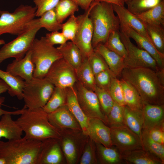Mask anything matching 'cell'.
<instances>
[{
	"mask_svg": "<svg viewBox=\"0 0 164 164\" xmlns=\"http://www.w3.org/2000/svg\"><path fill=\"white\" fill-rule=\"evenodd\" d=\"M42 142L28 138L0 141V156L6 164H37Z\"/></svg>",
	"mask_w": 164,
	"mask_h": 164,
	"instance_id": "obj_4",
	"label": "cell"
},
{
	"mask_svg": "<svg viewBox=\"0 0 164 164\" xmlns=\"http://www.w3.org/2000/svg\"><path fill=\"white\" fill-rule=\"evenodd\" d=\"M76 73L77 80L86 88L94 91L96 86L95 75L90 66L88 58L83 59Z\"/></svg>",
	"mask_w": 164,
	"mask_h": 164,
	"instance_id": "obj_29",
	"label": "cell"
},
{
	"mask_svg": "<svg viewBox=\"0 0 164 164\" xmlns=\"http://www.w3.org/2000/svg\"><path fill=\"white\" fill-rule=\"evenodd\" d=\"M48 117L50 123L57 129L64 127L77 129L78 127L76 119L66 104L48 113Z\"/></svg>",
	"mask_w": 164,
	"mask_h": 164,
	"instance_id": "obj_22",
	"label": "cell"
},
{
	"mask_svg": "<svg viewBox=\"0 0 164 164\" xmlns=\"http://www.w3.org/2000/svg\"><path fill=\"white\" fill-rule=\"evenodd\" d=\"M112 5L114 11L117 14L120 22L128 25L152 42L144 24L135 15L131 13L124 6L114 4Z\"/></svg>",
	"mask_w": 164,
	"mask_h": 164,
	"instance_id": "obj_21",
	"label": "cell"
},
{
	"mask_svg": "<svg viewBox=\"0 0 164 164\" xmlns=\"http://www.w3.org/2000/svg\"><path fill=\"white\" fill-rule=\"evenodd\" d=\"M0 78L9 86V89L8 91L11 96L16 97L20 100L22 99V91L25 83L24 80L0 69Z\"/></svg>",
	"mask_w": 164,
	"mask_h": 164,
	"instance_id": "obj_30",
	"label": "cell"
},
{
	"mask_svg": "<svg viewBox=\"0 0 164 164\" xmlns=\"http://www.w3.org/2000/svg\"><path fill=\"white\" fill-rule=\"evenodd\" d=\"M5 101V97H0V118L4 114H10L12 115H18L21 114L26 108L25 107L21 109L13 111H8L3 110L2 108V106Z\"/></svg>",
	"mask_w": 164,
	"mask_h": 164,
	"instance_id": "obj_50",
	"label": "cell"
},
{
	"mask_svg": "<svg viewBox=\"0 0 164 164\" xmlns=\"http://www.w3.org/2000/svg\"><path fill=\"white\" fill-rule=\"evenodd\" d=\"M109 92L114 101L119 105L125 106L123 90L120 79L112 77Z\"/></svg>",
	"mask_w": 164,
	"mask_h": 164,
	"instance_id": "obj_41",
	"label": "cell"
},
{
	"mask_svg": "<svg viewBox=\"0 0 164 164\" xmlns=\"http://www.w3.org/2000/svg\"><path fill=\"white\" fill-rule=\"evenodd\" d=\"M0 164H6L5 159L3 158L0 156Z\"/></svg>",
	"mask_w": 164,
	"mask_h": 164,
	"instance_id": "obj_54",
	"label": "cell"
},
{
	"mask_svg": "<svg viewBox=\"0 0 164 164\" xmlns=\"http://www.w3.org/2000/svg\"><path fill=\"white\" fill-rule=\"evenodd\" d=\"M120 29L130 38L133 39L139 48L149 53L155 60L160 69H164V54L159 52L151 41L121 22Z\"/></svg>",
	"mask_w": 164,
	"mask_h": 164,
	"instance_id": "obj_14",
	"label": "cell"
},
{
	"mask_svg": "<svg viewBox=\"0 0 164 164\" xmlns=\"http://www.w3.org/2000/svg\"><path fill=\"white\" fill-rule=\"evenodd\" d=\"M95 2H104L111 4L124 6L125 2L124 0H94Z\"/></svg>",
	"mask_w": 164,
	"mask_h": 164,
	"instance_id": "obj_52",
	"label": "cell"
},
{
	"mask_svg": "<svg viewBox=\"0 0 164 164\" xmlns=\"http://www.w3.org/2000/svg\"><path fill=\"white\" fill-rule=\"evenodd\" d=\"M77 26V17L74 14L71 15L65 23L62 24V32L67 41L70 40L72 42L73 41Z\"/></svg>",
	"mask_w": 164,
	"mask_h": 164,
	"instance_id": "obj_42",
	"label": "cell"
},
{
	"mask_svg": "<svg viewBox=\"0 0 164 164\" xmlns=\"http://www.w3.org/2000/svg\"><path fill=\"white\" fill-rule=\"evenodd\" d=\"M125 106L119 105L114 102V104L106 117L107 123L110 127L125 125L124 122Z\"/></svg>",
	"mask_w": 164,
	"mask_h": 164,
	"instance_id": "obj_38",
	"label": "cell"
},
{
	"mask_svg": "<svg viewBox=\"0 0 164 164\" xmlns=\"http://www.w3.org/2000/svg\"><path fill=\"white\" fill-rule=\"evenodd\" d=\"M98 149L100 156L104 162L108 164L119 163L121 160V155L116 149L108 147L98 144Z\"/></svg>",
	"mask_w": 164,
	"mask_h": 164,
	"instance_id": "obj_39",
	"label": "cell"
},
{
	"mask_svg": "<svg viewBox=\"0 0 164 164\" xmlns=\"http://www.w3.org/2000/svg\"><path fill=\"white\" fill-rule=\"evenodd\" d=\"M37 19L41 28H43L50 32L58 31L62 29V23L58 21L55 8L43 14Z\"/></svg>",
	"mask_w": 164,
	"mask_h": 164,
	"instance_id": "obj_35",
	"label": "cell"
},
{
	"mask_svg": "<svg viewBox=\"0 0 164 164\" xmlns=\"http://www.w3.org/2000/svg\"><path fill=\"white\" fill-rule=\"evenodd\" d=\"M45 37L51 45H61L66 43L67 41L63 33L58 31L52 32L46 34Z\"/></svg>",
	"mask_w": 164,
	"mask_h": 164,
	"instance_id": "obj_47",
	"label": "cell"
},
{
	"mask_svg": "<svg viewBox=\"0 0 164 164\" xmlns=\"http://www.w3.org/2000/svg\"><path fill=\"white\" fill-rule=\"evenodd\" d=\"M135 15L143 23L164 26V0L149 10Z\"/></svg>",
	"mask_w": 164,
	"mask_h": 164,
	"instance_id": "obj_27",
	"label": "cell"
},
{
	"mask_svg": "<svg viewBox=\"0 0 164 164\" xmlns=\"http://www.w3.org/2000/svg\"><path fill=\"white\" fill-rule=\"evenodd\" d=\"M75 87L78 102L85 114L89 118H98L107 123L106 117L95 92L86 88L77 80Z\"/></svg>",
	"mask_w": 164,
	"mask_h": 164,
	"instance_id": "obj_12",
	"label": "cell"
},
{
	"mask_svg": "<svg viewBox=\"0 0 164 164\" xmlns=\"http://www.w3.org/2000/svg\"><path fill=\"white\" fill-rule=\"evenodd\" d=\"M36 9V6L21 5L12 12L0 10V36L7 33L18 36L25 32L32 26Z\"/></svg>",
	"mask_w": 164,
	"mask_h": 164,
	"instance_id": "obj_5",
	"label": "cell"
},
{
	"mask_svg": "<svg viewBox=\"0 0 164 164\" xmlns=\"http://www.w3.org/2000/svg\"><path fill=\"white\" fill-rule=\"evenodd\" d=\"M91 6L84 12L77 17L78 26L72 41L80 50L83 59L88 58L94 52L92 45L93 26L89 17Z\"/></svg>",
	"mask_w": 164,
	"mask_h": 164,
	"instance_id": "obj_10",
	"label": "cell"
},
{
	"mask_svg": "<svg viewBox=\"0 0 164 164\" xmlns=\"http://www.w3.org/2000/svg\"><path fill=\"white\" fill-rule=\"evenodd\" d=\"M129 0H124L125 3Z\"/></svg>",
	"mask_w": 164,
	"mask_h": 164,
	"instance_id": "obj_56",
	"label": "cell"
},
{
	"mask_svg": "<svg viewBox=\"0 0 164 164\" xmlns=\"http://www.w3.org/2000/svg\"><path fill=\"white\" fill-rule=\"evenodd\" d=\"M54 86L45 77H33L25 81L22 91V99L26 108H43L50 97Z\"/></svg>",
	"mask_w": 164,
	"mask_h": 164,
	"instance_id": "obj_7",
	"label": "cell"
},
{
	"mask_svg": "<svg viewBox=\"0 0 164 164\" xmlns=\"http://www.w3.org/2000/svg\"><path fill=\"white\" fill-rule=\"evenodd\" d=\"M119 33L127 52L124 58L125 68L146 67L155 70L162 69L159 68L155 60L149 53L134 44L130 38L120 29Z\"/></svg>",
	"mask_w": 164,
	"mask_h": 164,
	"instance_id": "obj_9",
	"label": "cell"
},
{
	"mask_svg": "<svg viewBox=\"0 0 164 164\" xmlns=\"http://www.w3.org/2000/svg\"><path fill=\"white\" fill-rule=\"evenodd\" d=\"M65 89L66 105L79 123L84 134L87 135L89 118L84 112L79 104L75 86Z\"/></svg>",
	"mask_w": 164,
	"mask_h": 164,
	"instance_id": "obj_19",
	"label": "cell"
},
{
	"mask_svg": "<svg viewBox=\"0 0 164 164\" xmlns=\"http://www.w3.org/2000/svg\"><path fill=\"white\" fill-rule=\"evenodd\" d=\"M94 151L90 145L87 146L82 155L80 163L91 164L95 162Z\"/></svg>",
	"mask_w": 164,
	"mask_h": 164,
	"instance_id": "obj_49",
	"label": "cell"
},
{
	"mask_svg": "<svg viewBox=\"0 0 164 164\" xmlns=\"http://www.w3.org/2000/svg\"><path fill=\"white\" fill-rule=\"evenodd\" d=\"M94 91L97 96L102 111L106 117L111 111L114 101L109 91L96 86Z\"/></svg>",
	"mask_w": 164,
	"mask_h": 164,
	"instance_id": "obj_40",
	"label": "cell"
},
{
	"mask_svg": "<svg viewBox=\"0 0 164 164\" xmlns=\"http://www.w3.org/2000/svg\"><path fill=\"white\" fill-rule=\"evenodd\" d=\"M12 115L6 114L0 118V141L2 138L11 140L22 137L23 132Z\"/></svg>",
	"mask_w": 164,
	"mask_h": 164,
	"instance_id": "obj_23",
	"label": "cell"
},
{
	"mask_svg": "<svg viewBox=\"0 0 164 164\" xmlns=\"http://www.w3.org/2000/svg\"><path fill=\"white\" fill-rule=\"evenodd\" d=\"M119 30L112 32L104 44L109 50L124 58L127 55V52L121 39Z\"/></svg>",
	"mask_w": 164,
	"mask_h": 164,
	"instance_id": "obj_37",
	"label": "cell"
},
{
	"mask_svg": "<svg viewBox=\"0 0 164 164\" xmlns=\"http://www.w3.org/2000/svg\"><path fill=\"white\" fill-rule=\"evenodd\" d=\"M78 6L85 11L89 8L92 2L94 0H74Z\"/></svg>",
	"mask_w": 164,
	"mask_h": 164,
	"instance_id": "obj_51",
	"label": "cell"
},
{
	"mask_svg": "<svg viewBox=\"0 0 164 164\" xmlns=\"http://www.w3.org/2000/svg\"><path fill=\"white\" fill-rule=\"evenodd\" d=\"M111 141L121 155L143 148L139 137L125 125L110 127Z\"/></svg>",
	"mask_w": 164,
	"mask_h": 164,
	"instance_id": "obj_13",
	"label": "cell"
},
{
	"mask_svg": "<svg viewBox=\"0 0 164 164\" xmlns=\"http://www.w3.org/2000/svg\"><path fill=\"white\" fill-rule=\"evenodd\" d=\"M15 121L28 138L42 142L59 137L57 129L50 123L43 108H26Z\"/></svg>",
	"mask_w": 164,
	"mask_h": 164,
	"instance_id": "obj_3",
	"label": "cell"
},
{
	"mask_svg": "<svg viewBox=\"0 0 164 164\" xmlns=\"http://www.w3.org/2000/svg\"><path fill=\"white\" fill-rule=\"evenodd\" d=\"M147 131L153 140L159 143L164 145V125L155 127Z\"/></svg>",
	"mask_w": 164,
	"mask_h": 164,
	"instance_id": "obj_48",
	"label": "cell"
},
{
	"mask_svg": "<svg viewBox=\"0 0 164 164\" xmlns=\"http://www.w3.org/2000/svg\"><path fill=\"white\" fill-rule=\"evenodd\" d=\"M120 80L125 106L133 110L142 111L144 104L138 92L129 83L122 78Z\"/></svg>",
	"mask_w": 164,
	"mask_h": 164,
	"instance_id": "obj_25",
	"label": "cell"
},
{
	"mask_svg": "<svg viewBox=\"0 0 164 164\" xmlns=\"http://www.w3.org/2000/svg\"><path fill=\"white\" fill-rule=\"evenodd\" d=\"M120 77L136 90L144 104H164V69L125 68Z\"/></svg>",
	"mask_w": 164,
	"mask_h": 164,
	"instance_id": "obj_1",
	"label": "cell"
},
{
	"mask_svg": "<svg viewBox=\"0 0 164 164\" xmlns=\"http://www.w3.org/2000/svg\"><path fill=\"white\" fill-rule=\"evenodd\" d=\"M124 122L125 125L137 135L141 140L143 125L142 111L133 110L125 106Z\"/></svg>",
	"mask_w": 164,
	"mask_h": 164,
	"instance_id": "obj_28",
	"label": "cell"
},
{
	"mask_svg": "<svg viewBox=\"0 0 164 164\" xmlns=\"http://www.w3.org/2000/svg\"><path fill=\"white\" fill-rule=\"evenodd\" d=\"M141 141L143 149L164 162V145L155 141L151 138L147 131L143 129L142 131Z\"/></svg>",
	"mask_w": 164,
	"mask_h": 164,
	"instance_id": "obj_32",
	"label": "cell"
},
{
	"mask_svg": "<svg viewBox=\"0 0 164 164\" xmlns=\"http://www.w3.org/2000/svg\"><path fill=\"white\" fill-rule=\"evenodd\" d=\"M142 129L149 131L164 125V105L144 104L142 110Z\"/></svg>",
	"mask_w": 164,
	"mask_h": 164,
	"instance_id": "obj_18",
	"label": "cell"
},
{
	"mask_svg": "<svg viewBox=\"0 0 164 164\" xmlns=\"http://www.w3.org/2000/svg\"><path fill=\"white\" fill-rule=\"evenodd\" d=\"M66 60L75 70H77L83 60V58L79 49L73 42H66L56 47Z\"/></svg>",
	"mask_w": 164,
	"mask_h": 164,
	"instance_id": "obj_24",
	"label": "cell"
},
{
	"mask_svg": "<svg viewBox=\"0 0 164 164\" xmlns=\"http://www.w3.org/2000/svg\"><path fill=\"white\" fill-rule=\"evenodd\" d=\"M9 89L8 85L0 78V95L8 91Z\"/></svg>",
	"mask_w": 164,
	"mask_h": 164,
	"instance_id": "obj_53",
	"label": "cell"
},
{
	"mask_svg": "<svg viewBox=\"0 0 164 164\" xmlns=\"http://www.w3.org/2000/svg\"><path fill=\"white\" fill-rule=\"evenodd\" d=\"M87 135L97 143L108 147L112 146L110 128L100 119L89 118Z\"/></svg>",
	"mask_w": 164,
	"mask_h": 164,
	"instance_id": "obj_16",
	"label": "cell"
},
{
	"mask_svg": "<svg viewBox=\"0 0 164 164\" xmlns=\"http://www.w3.org/2000/svg\"><path fill=\"white\" fill-rule=\"evenodd\" d=\"M90 6L89 15L93 26L92 45L94 49L100 43L105 44L112 32L119 30L120 22L112 4L94 1Z\"/></svg>",
	"mask_w": 164,
	"mask_h": 164,
	"instance_id": "obj_2",
	"label": "cell"
},
{
	"mask_svg": "<svg viewBox=\"0 0 164 164\" xmlns=\"http://www.w3.org/2000/svg\"><path fill=\"white\" fill-rule=\"evenodd\" d=\"M88 60L94 75L106 70L111 71L102 56L94 51L88 58Z\"/></svg>",
	"mask_w": 164,
	"mask_h": 164,
	"instance_id": "obj_43",
	"label": "cell"
},
{
	"mask_svg": "<svg viewBox=\"0 0 164 164\" xmlns=\"http://www.w3.org/2000/svg\"><path fill=\"white\" fill-rule=\"evenodd\" d=\"M122 159L134 164H162L163 162L144 149L135 150L121 155Z\"/></svg>",
	"mask_w": 164,
	"mask_h": 164,
	"instance_id": "obj_26",
	"label": "cell"
},
{
	"mask_svg": "<svg viewBox=\"0 0 164 164\" xmlns=\"http://www.w3.org/2000/svg\"><path fill=\"white\" fill-rule=\"evenodd\" d=\"M94 51L103 58L109 70L115 77H120L125 68L124 58L108 48L102 43L98 44Z\"/></svg>",
	"mask_w": 164,
	"mask_h": 164,
	"instance_id": "obj_20",
	"label": "cell"
},
{
	"mask_svg": "<svg viewBox=\"0 0 164 164\" xmlns=\"http://www.w3.org/2000/svg\"><path fill=\"white\" fill-rule=\"evenodd\" d=\"M79 6L74 0H60L55 8L59 22L62 24L69 16L79 10Z\"/></svg>",
	"mask_w": 164,
	"mask_h": 164,
	"instance_id": "obj_33",
	"label": "cell"
},
{
	"mask_svg": "<svg viewBox=\"0 0 164 164\" xmlns=\"http://www.w3.org/2000/svg\"><path fill=\"white\" fill-rule=\"evenodd\" d=\"M60 0H33L37 8L36 16L40 17L43 14L54 8Z\"/></svg>",
	"mask_w": 164,
	"mask_h": 164,
	"instance_id": "obj_45",
	"label": "cell"
},
{
	"mask_svg": "<svg viewBox=\"0 0 164 164\" xmlns=\"http://www.w3.org/2000/svg\"><path fill=\"white\" fill-rule=\"evenodd\" d=\"M55 87H73L77 81L75 70L63 58L55 61L45 77Z\"/></svg>",
	"mask_w": 164,
	"mask_h": 164,
	"instance_id": "obj_11",
	"label": "cell"
},
{
	"mask_svg": "<svg viewBox=\"0 0 164 164\" xmlns=\"http://www.w3.org/2000/svg\"><path fill=\"white\" fill-rule=\"evenodd\" d=\"M113 77L115 76L109 70H106L100 72L95 75L96 86L109 91L112 78Z\"/></svg>",
	"mask_w": 164,
	"mask_h": 164,
	"instance_id": "obj_44",
	"label": "cell"
},
{
	"mask_svg": "<svg viewBox=\"0 0 164 164\" xmlns=\"http://www.w3.org/2000/svg\"><path fill=\"white\" fill-rule=\"evenodd\" d=\"M163 0H129L126 2L127 9L135 15L141 14L155 6Z\"/></svg>",
	"mask_w": 164,
	"mask_h": 164,
	"instance_id": "obj_36",
	"label": "cell"
},
{
	"mask_svg": "<svg viewBox=\"0 0 164 164\" xmlns=\"http://www.w3.org/2000/svg\"><path fill=\"white\" fill-rule=\"evenodd\" d=\"M36 19L32 20V25L15 39L4 44L0 49V64L5 60L13 58H23L30 50L37 32L41 28Z\"/></svg>",
	"mask_w": 164,
	"mask_h": 164,
	"instance_id": "obj_8",
	"label": "cell"
},
{
	"mask_svg": "<svg viewBox=\"0 0 164 164\" xmlns=\"http://www.w3.org/2000/svg\"><path fill=\"white\" fill-rule=\"evenodd\" d=\"M30 50L32 60L34 65V77H45L53 64L62 58L57 48L50 43L45 37L35 38Z\"/></svg>",
	"mask_w": 164,
	"mask_h": 164,
	"instance_id": "obj_6",
	"label": "cell"
},
{
	"mask_svg": "<svg viewBox=\"0 0 164 164\" xmlns=\"http://www.w3.org/2000/svg\"><path fill=\"white\" fill-rule=\"evenodd\" d=\"M63 148L68 162L72 164L76 158V148L74 143L69 139H66L63 142Z\"/></svg>",
	"mask_w": 164,
	"mask_h": 164,
	"instance_id": "obj_46",
	"label": "cell"
},
{
	"mask_svg": "<svg viewBox=\"0 0 164 164\" xmlns=\"http://www.w3.org/2000/svg\"><path fill=\"white\" fill-rule=\"evenodd\" d=\"M5 43V41L2 39H0V45H4Z\"/></svg>",
	"mask_w": 164,
	"mask_h": 164,
	"instance_id": "obj_55",
	"label": "cell"
},
{
	"mask_svg": "<svg viewBox=\"0 0 164 164\" xmlns=\"http://www.w3.org/2000/svg\"><path fill=\"white\" fill-rule=\"evenodd\" d=\"M56 138H50L42 141L37 164H59L61 163L62 154Z\"/></svg>",
	"mask_w": 164,
	"mask_h": 164,
	"instance_id": "obj_17",
	"label": "cell"
},
{
	"mask_svg": "<svg viewBox=\"0 0 164 164\" xmlns=\"http://www.w3.org/2000/svg\"><path fill=\"white\" fill-rule=\"evenodd\" d=\"M142 23L156 49L164 54V26Z\"/></svg>",
	"mask_w": 164,
	"mask_h": 164,
	"instance_id": "obj_34",
	"label": "cell"
},
{
	"mask_svg": "<svg viewBox=\"0 0 164 164\" xmlns=\"http://www.w3.org/2000/svg\"><path fill=\"white\" fill-rule=\"evenodd\" d=\"M30 50L22 59H15L7 65L6 71L12 75L19 77L24 81L33 77L34 65L31 59Z\"/></svg>",
	"mask_w": 164,
	"mask_h": 164,
	"instance_id": "obj_15",
	"label": "cell"
},
{
	"mask_svg": "<svg viewBox=\"0 0 164 164\" xmlns=\"http://www.w3.org/2000/svg\"><path fill=\"white\" fill-rule=\"evenodd\" d=\"M66 102L65 89L55 87L50 97L43 108L45 112L49 113L66 105Z\"/></svg>",
	"mask_w": 164,
	"mask_h": 164,
	"instance_id": "obj_31",
	"label": "cell"
}]
</instances>
